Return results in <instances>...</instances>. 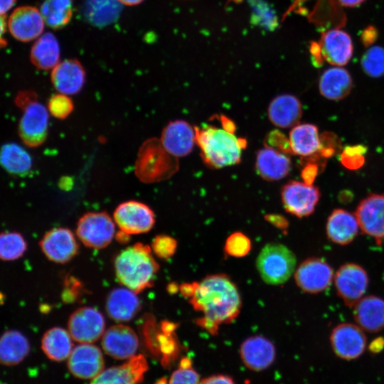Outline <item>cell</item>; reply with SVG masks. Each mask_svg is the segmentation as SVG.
I'll return each instance as SVG.
<instances>
[{"label":"cell","instance_id":"24","mask_svg":"<svg viewBox=\"0 0 384 384\" xmlns=\"http://www.w3.org/2000/svg\"><path fill=\"white\" fill-rule=\"evenodd\" d=\"M356 324L363 331L377 333L384 329V299L375 295L364 296L353 306Z\"/></svg>","mask_w":384,"mask_h":384},{"label":"cell","instance_id":"8","mask_svg":"<svg viewBox=\"0 0 384 384\" xmlns=\"http://www.w3.org/2000/svg\"><path fill=\"white\" fill-rule=\"evenodd\" d=\"M334 282L338 297L348 307H353L366 295L369 284L366 270L360 265L348 262L334 273Z\"/></svg>","mask_w":384,"mask_h":384},{"label":"cell","instance_id":"50","mask_svg":"<svg viewBox=\"0 0 384 384\" xmlns=\"http://www.w3.org/2000/svg\"><path fill=\"white\" fill-rule=\"evenodd\" d=\"M384 347V338H377L370 343V348L373 352H378Z\"/></svg>","mask_w":384,"mask_h":384},{"label":"cell","instance_id":"46","mask_svg":"<svg viewBox=\"0 0 384 384\" xmlns=\"http://www.w3.org/2000/svg\"><path fill=\"white\" fill-rule=\"evenodd\" d=\"M317 173V167L316 165H309L307 166L303 173V177L304 182L309 184H312L313 181L315 178V176Z\"/></svg>","mask_w":384,"mask_h":384},{"label":"cell","instance_id":"52","mask_svg":"<svg viewBox=\"0 0 384 384\" xmlns=\"http://www.w3.org/2000/svg\"><path fill=\"white\" fill-rule=\"evenodd\" d=\"M122 5L134 6L141 4L144 0H117Z\"/></svg>","mask_w":384,"mask_h":384},{"label":"cell","instance_id":"40","mask_svg":"<svg viewBox=\"0 0 384 384\" xmlns=\"http://www.w3.org/2000/svg\"><path fill=\"white\" fill-rule=\"evenodd\" d=\"M47 109L54 117L64 119L72 113L74 105L69 95L58 92L50 97Z\"/></svg>","mask_w":384,"mask_h":384},{"label":"cell","instance_id":"42","mask_svg":"<svg viewBox=\"0 0 384 384\" xmlns=\"http://www.w3.org/2000/svg\"><path fill=\"white\" fill-rule=\"evenodd\" d=\"M201 382L200 376L190 361L185 358L181 361L180 367L172 373L169 384H201Z\"/></svg>","mask_w":384,"mask_h":384},{"label":"cell","instance_id":"11","mask_svg":"<svg viewBox=\"0 0 384 384\" xmlns=\"http://www.w3.org/2000/svg\"><path fill=\"white\" fill-rule=\"evenodd\" d=\"M281 196L288 213L303 218L314 212L320 198V191L313 184L292 181L282 187Z\"/></svg>","mask_w":384,"mask_h":384},{"label":"cell","instance_id":"29","mask_svg":"<svg viewBox=\"0 0 384 384\" xmlns=\"http://www.w3.org/2000/svg\"><path fill=\"white\" fill-rule=\"evenodd\" d=\"M353 80L348 70L333 66L324 70L319 80L321 95L331 100H340L351 92Z\"/></svg>","mask_w":384,"mask_h":384},{"label":"cell","instance_id":"3","mask_svg":"<svg viewBox=\"0 0 384 384\" xmlns=\"http://www.w3.org/2000/svg\"><path fill=\"white\" fill-rule=\"evenodd\" d=\"M159 267L151 248L141 242L122 250L114 261L117 280L137 294L153 284Z\"/></svg>","mask_w":384,"mask_h":384},{"label":"cell","instance_id":"23","mask_svg":"<svg viewBox=\"0 0 384 384\" xmlns=\"http://www.w3.org/2000/svg\"><path fill=\"white\" fill-rule=\"evenodd\" d=\"M240 353L243 363L249 369L260 371L273 363L276 350L270 340L257 335L248 337L242 343Z\"/></svg>","mask_w":384,"mask_h":384},{"label":"cell","instance_id":"14","mask_svg":"<svg viewBox=\"0 0 384 384\" xmlns=\"http://www.w3.org/2000/svg\"><path fill=\"white\" fill-rule=\"evenodd\" d=\"M39 245L49 260L59 264L70 261L79 250L74 234L66 228H55L48 230L43 236Z\"/></svg>","mask_w":384,"mask_h":384},{"label":"cell","instance_id":"45","mask_svg":"<svg viewBox=\"0 0 384 384\" xmlns=\"http://www.w3.org/2000/svg\"><path fill=\"white\" fill-rule=\"evenodd\" d=\"M201 384H235L233 380L225 375H215L204 378Z\"/></svg>","mask_w":384,"mask_h":384},{"label":"cell","instance_id":"37","mask_svg":"<svg viewBox=\"0 0 384 384\" xmlns=\"http://www.w3.org/2000/svg\"><path fill=\"white\" fill-rule=\"evenodd\" d=\"M27 244L24 238L17 232L0 233V260L11 261L17 260L25 253Z\"/></svg>","mask_w":384,"mask_h":384},{"label":"cell","instance_id":"35","mask_svg":"<svg viewBox=\"0 0 384 384\" xmlns=\"http://www.w3.org/2000/svg\"><path fill=\"white\" fill-rule=\"evenodd\" d=\"M40 11L46 25L54 30L67 26L73 15L72 0H43Z\"/></svg>","mask_w":384,"mask_h":384},{"label":"cell","instance_id":"4","mask_svg":"<svg viewBox=\"0 0 384 384\" xmlns=\"http://www.w3.org/2000/svg\"><path fill=\"white\" fill-rule=\"evenodd\" d=\"M179 168L178 159L171 155L159 139L151 137L140 146L134 163V174L144 183L171 178Z\"/></svg>","mask_w":384,"mask_h":384},{"label":"cell","instance_id":"18","mask_svg":"<svg viewBox=\"0 0 384 384\" xmlns=\"http://www.w3.org/2000/svg\"><path fill=\"white\" fill-rule=\"evenodd\" d=\"M102 346L105 352L114 359H129L138 350L139 338L131 327L116 324L105 331Z\"/></svg>","mask_w":384,"mask_h":384},{"label":"cell","instance_id":"16","mask_svg":"<svg viewBox=\"0 0 384 384\" xmlns=\"http://www.w3.org/2000/svg\"><path fill=\"white\" fill-rule=\"evenodd\" d=\"M45 25L40 10L32 6L16 8L8 20L11 35L21 42L36 40L43 34Z\"/></svg>","mask_w":384,"mask_h":384},{"label":"cell","instance_id":"9","mask_svg":"<svg viewBox=\"0 0 384 384\" xmlns=\"http://www.w3.org/2000/svg\"><path fill=\"white\" fill-rule=\"evenodd\" d=\"M113 218L120 231L129 235L146 233L155 223V215L151 208L137 201L120 203L114 211Z\"/></svg>","mask_w":384,"mask_h":384},{"label":"cell","instance_id":"10","mask_svg":"<svg viewBox=\"0 0 384 384\" xmlns=\"http://www.w3.org/2000/svg\"><path fill=\"white\" fill-rule=\"evenodd\" d=\"M105 329L103 315L95 308L83 306L74 311L68 321V331L73 340L80 343H92L102 336Z\"/></svg>","mask_w":384,"mask_h":384},{"label":"cell","instance_id":"26","mask_svg":"<svg viewBox=\"0 0 384 384\" xmlns=\"http://www.w3.org/2000/svg\"><path fill=\"white\" fill-rule=\"evenodd\" d=\"M255 169L263 179L274 181L289 174L292 169V161L287 154L265 146L257 153Z\"/></svg>","mask_w":384,"mask_h":384},{"label":"cell","instance_id":"21","mask_svg":"<svg viewBox=\"0 0 384 384\" xmlns=\"http://www.w3.org/2000/svg\"><path fill=\"white\" fill-rule=\"evenodd\" d=\"M148 368L145 357L135 355L121 366L102 370L90 384H139Z\"/></svg>","mask_w":384,"mask_h":384},{"label":"cell","instance_id":"38","mask_svg":"<svg viewBox=\"0 0 384 384\" xmlns=\"http://www.w3.org/2000/svg\"><path fill=\"white\" fill-rule=\"evenodd\" d=\"M363 71L373 78L384 75V48L375 46L369 48L361 58Z\"/></svg>","mask_w":384,"mask_h":384},{"label":"cell","instance_id":"28","mask_svg":"<svg viewBox=\"0 0 384 384\" xmlns=\"http://www.w3.org/2000/svg\"><path fill=\"white\" fill-rule=\"evenodd\" d=\"M267 114L270 122L276 127H293L298 124L302 117V106L294 95L282 94L272 100Z\"/></svg>","mask_w":384,"mask_h":384},{"label":"cell","instance_id":"13","mask_svg":"<svg viewBox=\"0 0 384 384\" xmlns=\"http://www.w3.org/2000/svg\"><path fill=\"white\" fill-rule=\"evenodd\" d=\"M355 215L360 230L378 245L384 242V194L372 193L358 205Z\"/></svg>","mask_w":384,"mask_h":384},{"label":"cell","instance_id":"19","mask_svg":"<svg viewBox=\"0 0 384 384\" xmlns=\"http://www.w3.org/2000/svg\"><path fill=\"white\" fill-rule=\"evenodd\" d=\"M159 139L173 156L177 159L186 156L196 144L195 127L184 120L171 121L164 127Z\"/></svg>","mask_w":384,"mask_h":384},{"label":"cell","instance_id":"12","mask_svg":"<svg viewBox=\"0 0 384 384\" xmlns=\"http://www.w3.org/2000/svg\"><path fill=\"white\" fill-rule=\"evenodd\" d=\"M331 266L320 257H309L303 261L295 271L297 286L304 292L317 294L328 289L334 281Z\"/></svg>","mask_w":384,"mask_h":384},{"label":"cell","instance_id":"22","mask_svg":"<svg viewBox=\"0 0 384 384\" xmlns=\"http://www.w3.org/2000/svg\"><path fill=\"white\" fill-rule=\"evenodd\" d=\"M317 48L322 58L340 67L350 61L353 50L350 36L341 29H331L323 33Z\"/></svg>","mask_w":384,"mask_h":384},{"label":"cell","instance_id":"34","mask_svg":"<svg viewBox=\"0 0 384 384\" xmlns=\"http://www.w3.org/2000/svg\"><path fill=\"white\" fill-rule=\"evenodd\" d=\"M0 164L11 174L23 176L32 168V158L20 145L8 143L0 149Z\"/></svg>","mask_w":384,"mask_h":384},{"label":"cell","instance_id":"5","mask_svg":"<svg viewBox=\"0 0 384 384\" xmlns=\"http://www.w3.org/2000/svg\"><path fill=\"white\" fill-rule=\"evenodd\" d=\"M296 257L285 245L267 244L259 253L256 267L262 280L277 285L287 282L296 267Z\"/></svg>","mask_w":384,"mask_h":384},{"label":"cell","instance_id":"6","mask_svg":"<svg viewBox=\"0 0 384 384\" xmlns=\"http://www.w3.org/2000/svg\"><path fill=\"white\" fill-rule=\"evenodd\" d=\"M114 234V221L106 212H87L77 223L78 238L90 248L106 247L112 242Z\"/></svg>","mask_w":384,"mask_h":384},{"label":"cell","instance_id":"17","mask_svg":"<svg viewBox=\"0 0 384 384\" xmlns=\"http://www.w3.org/2000/svg\"><path fill=\"white\" fill-rule=\"evenodd\" d=\"M68 358L69 371L80 379L95 378L105 366L100 349L92 343H80L73 348Z\"/></svg>","mask_w":384,"mask_h":384},{"label":"cell","instance_id":"41","mask_svg":"<svg viewBox=\"0 0 384 384\" xmlns=\"http://www.w3.org/2000/svg\"><path fill=\"white\" fill-rule=\"evenodd\" d=\"M366 151V146L361 144L346 146L341 154V162L348 169H358L361 168L365 162L364 154Z\"/></svg>","mask_w":384,"mask_h":384},{"label":"cell","instance_id":"48","mask_svg":"<svg viewBox=\"0 0 384 384\" xmlns=\"http://www.w3.org/2000/svg\"><path fill=\"white\" fill-rule=\"evenodd\" d=\"M15 4L16 0H0V16H5Z\"/></svg>","mask_w":384,"mask_h":384},{"label":"cell","instance_id":"15","mask_svg":"<svg viewBox=\"0 0 384 384\" xmlns=\"http://www.w3.org/2000/svg\"><path fill=\"white\" fill-rule=\"evenodd\" d=\"M331 347L341 358H358L366 347L364 331L357 324L342 323L335 326L330 336Z\"/></svg>","mask_w":384,"mask_h":384},{"label":"cell","instance_id":"2","mask_svg":"<svg viewBox=\"0 0 384 384\" xmlns=\"http://www.w3.org/2000/svg\"><path fill=\"white\" fill-rule=\"evenodd\" d=\"M220 121L222 127L207 124L195 127L196 143L201 150V158L213 169L240 163L242 151L247 145L245 139L235 134V126L230 119L222 116Z\"/></svg>","mask_w":384,"mask_h":384},{"label":"cell","instance_id":"36","mask_svg":"<svg viewBox=\"0 0 384 384\" xmlns=\"http://www.w3.org/2000/svg\"><path fill=\"white\" fill-rule=\"evenodd\" d=\"M120 5L117 0H87L85 14L94 25L105 26L118 17Z\"/></svg>","mask_w":384,"mask_h":384},{"label":"cell","instance_id":"47","mask_svg":"<svg viewBox=\"0 0 384 384\" xmlns=\"http://www.w3.org/2000/svg\"><path fill=\"white\" fill-rule=\"evenodd\" d=\"M265 218L277 228H285L287 227V220L281 215H266Z\"/></svg>","mask_w":384,"mask_h":384},{"label":"cell","instance_id":"32","mask_svg":"<svg viewBox=\"0 0 384 384\" xmlns=\"http://www.w3.org/2000/svg\"><path fill=\"white\" fill-rule=\"evenodd\" d=\"M29 352V341L20 331L9 330L0 337V364L6 366L18 365Z\"/></svg>","mask_w":384,"mask_h":384},{"label":"cell","instance_id":"20","mask_svg":"<svg viewBox=\"0 0 384 384\" xmlns=\"http://www.w3.org/2000/svg\"><path fill=\"white\" fill-rule=\"evenodd\" d=\"M51 82L59 92L73 95L81 91L86 80V72L75 58L60 60L52 70Z\"/></svg>","mask_w":384,"mask_h":384},{"label":"cell","instance_id":"30","mask_svg":"<svg viewBox=\"0 0 384 384\" xmlns=\"http://www.w3.org/2000/svg\"><path fill=\"white\" fill-rule=\"evenodd\" d=\"M60 46L50 32L43 33L33 44L30 58L32 64L43 70H52L60 60Z\"/></svg>","mask_w":384,"mask_h":384},{"label":"cell","instance_id":"25","mask_svg":"<svg viewBox=\"0 0 384 384\" xmlns=\"http://www.w3.org/2000/svg\"><path fill=\"white\" fill-rule=\"evenodd\" d=\"M360 230L355 214L342 208L334 209L326 225L327 238L332 242L346 245L352 242Z\"/></svg>","mask_w":384,"mask_h":384},{"label":"cell","instance_id":"27","mask_svg":"<svg viewBox=\"0 0 384 384\" xmlns=\"http://www.w3.org/2000/svg\"><path fill=\"white\" fill-rule=\"evenodd\" d=\"M141 303L137 293L129 288L117 287L107 297L105 309L107 315L119 322L132 319L139 312Z\"/></svg>","mask_w":384,"mask_h":384},{"label":"cell","instance_id":"51","mask_svg":"<svg viewBox=\"0 0 384 384\" xmlns=\"http://www.w3.org/2000/svg\"><path fill=\"white\" fill-rule=\"evenodd\" d=\"M364 0H338V1L345 6H356L361 4Z\"/></svg>","mask_w":384,"mask_h":384},{"label":"cell","instance_id":"7","mask_svg":"<svg viewBox=\"0 0 384 384\" xmlns=\"http://www.w3.org/2000/svg\"><path fill=\"white\" fill-rule=\"evenodd\" d=\"M23 111L18 124L22 142L29 147H37L46 141L49 125V112L36 99L18 107Z\"/></svg>","mask_w":384,"mask_h":384},{"label":"cell","instance_id":"1","mask_svg":"<svg viewBox=\"0 0 384 384\" xmlns=\"http://www.w3.org/2000/svg\"><path fill=\"white\" fill-rule=\"evenodd\" d=\"M190 302L196 311L203 313L198 324L213 334L218 325L233 321L242 306L237 287L223 274L207 276L196 283Z\"/></svg>","mask_w":384,"mask_h":384},{"label":"cell","instance_id":"44","mask_svg":"<svg viewBox=\"0 0 384 384\" xmlns=\"http://www.w3.org/2000/svg\"><path fill=\"white\" fill-rule=\"evenodd\" d=\"M265 142L266 146L274 149L286 154H292L289 139L278 130L271 132L266 137Z\"/></svg>","mask_w":384,"mask_h":384},{"label":"cell","instance_id":"39","mask_svg":"<svg viewBox=\"0 0 384 384\" xmlns=\"http://www.w3.org/2000/svg\"><path fill=\"white\" fill-rule=\"evenodd\" d=\"M227 255L234 257L246 256L251 250L249 238L240 232L232 233L226 240L224 247Z\"/></svg>","mask_w":384,"mask_h":384},{"label":"cell","instance_id":"31","mask_svg":"<svg viewBox=\"0 0 384 384\" xmlns=\"http://www.w3.org/2000/svg\"><path fill=\"white\" fill-rule=\"evenodd\" d=\"M289 142L292 154L303 157L316 154L321 147L318 128L309 123L293 127L289 132Z\"/></svg>","mask_w":384,"mask_h":384},{"label":"cell","instance_id":"33","mask_svg":"<svg viewBox=\"0 0 384 384\" xmlns=\"http://www.w3.org/2000/svg\"><path fill=\"white\" fill-rule=\"evenodd\" d=\"M41 348L49 359L63 361L69 357L73 348V338L68 331L61 327H53L44 333Z\"/></svg>","mask_w":384,"mask_h":384},{"label":"cell","instance_id":"49","mask_svg":"<svg viewBox=\"0 0 384 384\" xmlns=\"http://www.w3.org/2000/svg\"><path fill=\"white\" fill-rule=\"evenodd\" d=\"M6 23L5 16H0V48L6 45V41L4 38L6 32Z\"/></svg>","mask_w":384,"mask_h":384},{"label":"cell","instance_id":"43","mask_svg":"<svg viewBox=\"0 0 384 384\" xmlns=\"http://www.w3.org/2000/svg\"><path fill=\"white\" fill-rule=\"evenodd\" d=\"M177 247L176 240L166 235H157L152 241L151 248L159 258L166 260L172 257Z\"/></svg>","mask_w":384,"mask_h":384}]
</instances>
